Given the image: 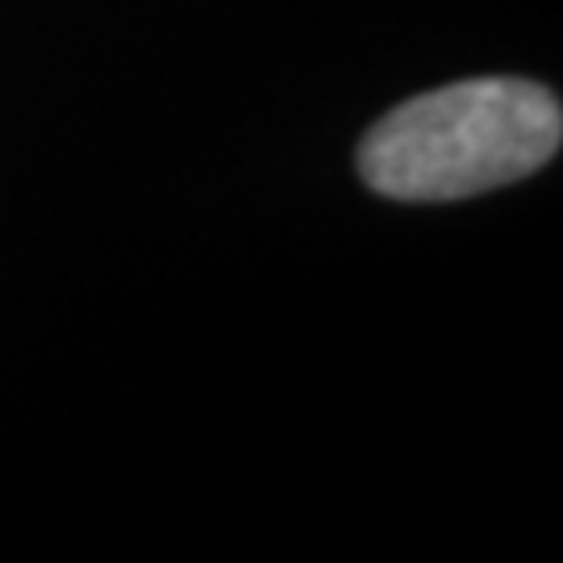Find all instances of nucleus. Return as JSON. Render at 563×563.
<instances>
[{
	"label": "nucleus",
	"mask_w": 563,
	"mask_h": 563,
	"mask_svg": "<svg viewBox=\"0 0 563 563\" xmlns=\"http://www.w3.org/2000/svg\"><path fill=\"white\" fill-rule=\"evenodd\" d=\"M563 113L534 80H460L384 113L360 146V176L397 201H460L555 159Z\"/></svg>",
	"instance_id": "1"
}]
</instances>
